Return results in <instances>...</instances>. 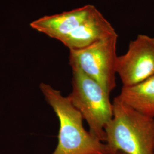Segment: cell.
Segmentation results:
<instances>
[{
  "label": "cell",
  "mask_w": 154,
  "mask_h": 154,
  "mask_svg": "<svg viewBox=\"0 0 154 154\" xmlns=\"http://www.w3.org/2000/svg\"><path fill=\"white\" fill-rule=\"evenodd\" d=\"M116 72L123 87L135 85L154 75V38L139 34L126 53L118 56Z\"/></svg>",
  "instance_id": "cell-5"
},
{
  "label": "cell",
  "mask_w": 154,
  "mask_h": 154,
  "mask_svg": "<svg viewBox=\"0 0 154 154\" xmlns=\"http://www.w3.org/2000/svg\"><path fill=\"white\" fill-rule=\"evenodd\" d=\"M39 88L60 122L58 144L51 154H109L106 143L85 130L82 116L69 96L47 83H41Z\"/></svg>",
  "instance_id": "cell-1"
},
{
  "label": "cell",
  "mask_w": 154,
  "mask_h": 154,
  "mask_svg": "<svg viewBox=\"0 0 154 154\" xmlns=\"http://www.w3.org/2000/svg\"><path fill=\"white\" fill-rule=\"evenodd\" d=\"M113 117L105 128L109 154H154V118L142 114L116 97Z\"/></svg>",
  "instance_id": "cell-2"
},
{
  "label": "cell",
  "mask_w": 154,
  "mask_h": 154,
  "mask_svg": "<svg viewBox=\"0 0 154 154\" xmlns=\"http://www.w3.org/2000/svg\"><path fill=\"white\" fill-rule=\"evenodd\" d=\"M97 8L88 4L70 11L39 18L31 27L52 38L61 41L90 16Z\"/></svg>",
  "instance_id": "cell-6"
},
{
  "label": "cell",
  "mask_w": 154,
  "mask_h": 154,
  "mask_svg": "<svg viewBox=\"0 0 154 154\" xmlns=\"http://www.w3.org/2000/svg\"><path fill=\"white\" fill-rule=\"evenodd\" d=\"M71 67L72 91L69 97L72 104L88 122L89 132L105 142V128L113 117V104L110 95L79 67Z\"/></svg>",
  "instance_id": "cell-3"
},
{
  "label": "cell",
  "mask_w": 154,
  "mask_h": 154,
  "mask_svg": "<svg viewBox=\"0 0 154 154\" xmlns=\"http://www.w3.org/2000/svg\"><path fill=\"white\" fill-rule=\"evenodd\" d=\"M116 34L111 24L97 9L61 42L70 50L81 49Z\"/></svg>",
  "instance_id": "cell-7"
},
{
  "label": "cell",
  "mask_w": 154,
  "mask_h": 154,
  "mask_svg": "<svg viewBox=\"0 0 154 154\" xmlns=\"http://www.w3.org/2000/svg\"><path fill=\"white\" fill-rule=\"evenodd\" d=\"M116 97L138 112L154 118V75L131 86L122 87Z\"/></svg>",
  "instance_id": "cell-8"
},
{
  "label": "cell",
  "mask_w": 154,
  "mask_h": 154,
  "mask_svg": "<svg viewBox=\"0 0 154 154\" xmlns=\"http://www.w3.org/2000/svg\"><path fill=\"white\" fill-rule=\"evenodd\" d=\"M116 154H127L126 153H125V152H122V151H118L117 153Z\"/></svg>",
  "instance_id": "cell-9"
},
{
  "label": "cell",
  "mask_w": 154,
  "mask_h": 154,
  "mask_svg": "<svg viewBox=\"0 0 154 154\" xmlns=\"http://www.w3.org/2000/svg\"><path fill=\"white\" fill-rule=\"evenodd\" d=\"M117 33L88 47L70 50L69 62L79 67L110 95L116 88Z\"/></svg>",
  "instance_id": "cell-4"
}]
</instances>
